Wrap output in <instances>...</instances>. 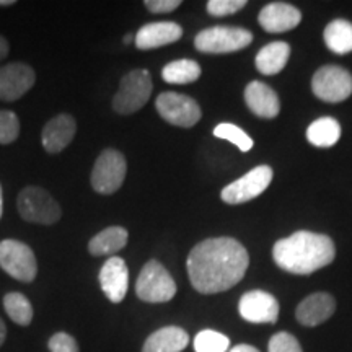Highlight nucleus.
<instances>
[{"label": "nucleus", "instance_id": "obj_20", "mask_svg": "<svg viewBox=\"0 0 352 352\" xmlns=\"http://www.w3.org/2000/svg\"><path fill=\"white\" fill-rule=\"evenodd\" d=\"M189 344V334L179 327H165L152 333L144 342L142 352H182Z\"/></svg>", "mask_w": 352, "mask_h": 352}, {"label": "nucleus", "instance_id": "obj_3", "mask_svg": "<svg viewBox=\"0 0 352 352\" xmlns=\"http://www.w3.org/2000/svg\"><path fill=\"white\" fill-rule=\"evenodd\" d=\"M153 90L152 77L148 70H131L121 78L120 90L113 98V109L118 114H134L147 103Z\"/></svg>", "mask_w": 352, "mask_h": 352}, {"label": "nucleus", "instance_id": "obj_16", "mask_svg": "<svg viewBox=\"0 0 352 352\" xmlns=\"http://www.w3.org/2000/svg\"><path fill=\"white\" fill-rule=\"evenodd\" d=\"M336 310V300L327 292H316L303 298L297 307V321L303 327H318L329 320Z\"/></svg>", "mask_w": 352, "mask_h": 352}, {"label": "nucleus", "instance_id": "obj_1", "mask_svg": "<svg viewBox=\"0 0 352 352\" xmlns=\"http://www.w3.org/2000/svg\"><path fill=\"white\" fill-rule=\"evenodd\" d=\"M250 254L240 241L228 236L208 239L189 252L186 267L191 285L199 294H219L243 279Z\"/></svg>", "mask_w": 352, "mask_h": 352}, {"label": "nucleus", "instance_id": "obj_23", "mask_svg": "<svg viewBox=\"0 0 352 352\" xmlns=\"http://www.w3.org/2000/svg\"><path fill=\"white\" fill-rule=\"evenodd\" d=\"M341 138V126L334 118L324 116L311 122L307 129L308 142L315 147L328 148L333 147Z\"/></svg>", "mask_w": 352, "mask_h": 352}, {"label": "nucleus", "instance_id": "obj_34", "mask_svg": "<svg viewBox=\"0 0 352 352\" xmlns=\"http://www.w3.org/2000/svg\"><path fill=\"white\" fill-rule=\"evenodd\" d=\"M230 352H259V351H258L254 346H250V344H239V346L232 347Z\"/></svg>", "mask_w": 352, "mask_h": 352}, {"label": "nucleus", "instance_id": "obj_15", "mask_svg": "<svg viewBox=\"0 0 352 352\" xmlns=\"http://www.w3.org/2000/svg\"><path fill=\"white\" fill-rule=\"evenodd\" d=\"M259 25L267 33H284L294 30L302 21V13L297 7L284 2H272L259 12Z\"/></svg>", "mask_w": 352, "mask_h": 352}, {"label": "nucleus", "instance_id": "obj_13", "mask_svg": "<svg viewBox=\"0 0 352 352\" xmlns=\"http://www.w3.org/2000/svg\"><path fill=\"white\" fill-rule=\"evenodd\" d=\"M36 82V74L30 65L21 63L0 67V100L16 101Z\"/></svg>", "mask_w": 352, "mask_h": 352}, {"label": "nucleus", "instance_id": "obj_22", "mask_svg": "<svg viewBox=\"0 0 352 352\" xmlns=\"http://www.w3.org/2000/svg\"><path fill=\"white\" fill-rule=\"evenodd\" d=\"M127 230L122 227H108L103 232L96 233L88 243V252L94 256H103V254H114L121 252L127 243Z\"/></svg>", "mask_w": 352, "mask_h": 352}, {"label": "nucleus", "instance_id": "obj_36", "mask_svg": "<svg viewBox=\"0 0 352 352\" xmlns=\"http://www.w3.org/2000/svg\"><path fill=\"white\" fill-rule=\"evenodd\" d=\"M6 338H7V327H6V323L2 321V318H0V346L3 344Z\"/></svg>", "mask_w": 352, "mask_h": 352}, {"label": "nucleus", "instance_id": "obj_25", "mask_svg": "<svg viewBox=\"0 0 352 352\" xmlns=\"http://www.w3.org/2000/svg\"><path fill=\"white\" fill-rule=\"evenodd\" d=\"M162 77L166 83L186 85V83L196 82L201 77V65L191 59L173 60L162 70Z\"/></svg>", "mask_w": 352, "mask_h": 352}, {"label": "nucleus", "instance_id": "obj_17", "mask_svg": "<svg viewBox=\"0 0 352 352\" xmlns=\"http://www.w3.org/2000/svg\"><path fill=\"white\" fill-rule=\"evenodd\" d=\"M77 132V122L70 114H57L44 126L41 140L44 151L50 153L63 152L72 142Z\"/></svg>", "mask_w": 352, "mask_h": 352}, {"label": "nucleus", "instance_id": "obj_26", "mask_svg": "<svg viewBox=\"0 0 352 352\" xmlns=\"http://www.w3.org/2000/svg\"><path fill=\"white\" fill-rule=\"evenodd\" d=\"M3 308L12 321L20 327H28L33 320V307L23 294L10 292L3 297Z\"/></svg>", "mask_w": 352, "mask_h": 352}, {"label": "nucleus", "instance_id": "obj_35", "mask_svg": "<svg viewBox=\"0 0 352 352\" xmlns=\"http://www.w3.org/2000/svg\"><path fill=\"white\" fill-rule=\"evenodd\" d=\"M8 54V43L3 36H0V60L6 59Z\"/></svg>", "mask_w": 352, "mask_h": 352}, {"label": "nucleus", "instance_id": "obj_4", "mask_svg": "<svg viewBox=\"0 0 352 352\" xmlns=\"http://www.w3.org/2000/svg\"><path fill=\"white\" fill-rule=\"evenodd\" d=\"M253 41L252 32L239 26H212L202 30L195 38V46L197 51L206 54H227L245 50Z\"/></svg>", "mask_w": 352, "mask_h": 352}, {"label": "nucleus", "instance_id": "obj_6", "mask_svg": "<svg viewBox=\"0 0 352 352\" xmlns=\"http://www.w3.org/2000/svg\"><path fill=\"white\" fill-rule=\"evenodd\" d=\"M19 212L21 219L32 223L52 226L63 215L60 206L46 189L38 186H28L19 195Z\"/></svg>", "mask_w": 352, "mask_h": 352}, {"label": "nucleus", "instance_id": "obj_29", "mask_svg": "<svg viewBox=\"0 0 352 352\" xmlns=\"http://www.w3.org/2000/svg\"><path fill=\"white\" fill-rule=\"evenodd\" d=\"M20 134V121L13 111L0 109V144L15 142Z\"/></svg>", "mask_w": 352, "mask_h": 352}, {"label": "nucleus", "instance_id": "obj_37", "mask_svg": "<svg viewBox=\"0 0 352 352\" xmlns=\"http://www.w3.org/2000/svg\"><path fill=\"white\" fill-rule=\"evenodd\" d=\"M15 3V0H0V7H8V6H13Z\"/></svg>", "mask_w": 352, "mask_h": 352}, {"label": "nucleus", "instance_id": "obj_12", "mask_svg": "<svg viewBox=\"0 0 352 352\" xmlns=\"http://www.w3.org/2000/svg\"><path fill=\"white\" fill-rule=\"evenodd\" d=\"M241 318L250 323H276L279 316V302L264 290H252L241 296L239 302Z\"/></svg>", "mask_w": 352, "mask_h": 352}, {"label": "nucleus", "instance_id": "obj_10", "mask_svg": "<svg viewBox=\"0 0 352 352\" xmlns=\"http://www.w3.org/2000/svg\"><path fill=\"white\" fill-rule=\"evenodd\" d=\"M155 108L166 122L179 127H192L199 122L202 116L196 100L176 91H165L158 95Z\"/></svg>", "mask_w": 352, "mask_h": 352}, {"label": "nucleus", "instance_id": "obj_18", "mask_svg": "<svg viewBox=\"0 0 352 352\" xmlns=\"http://www.w3.org/2000/svg\"><path fill=\"white\" fill-rule=\"evenodd\" d=\"M182 36L183 30L178 23H175V21H158V23L144 25L135 34L134 41L139 50L147 51L176 43Z\"/></svg>", "mask_w": 352, "mask_h": 352}, {"label": "nucleus", "instance_id": "obj_38", "mask_svg": "<svg viewBox=\"0 0 352 352\" xmlns=\"http://www.w3.org/2000/svg\"><path fill=\"white\" fill-rule=\"evenodd\" d=\"M2 210H3V202H2V186H0V217H2Z\"/></svg>", "mask_w": 352, "mask_h": 352}, {"label": "nucleus", "instance_id": "obj_11", "mask_svg": "<svg viewBox=\"0 0 352 352\" xmlns=\"http://www.w3.org/2000/svg\"><path fill=\"white\" fill-rule=\"evenodd\" d=\"M272 168L267 165H259L256 168L241 176L240 179L233 182L222 189L220 197L227 204H243L263 195L266 188L271 184Z\"/></svg>", "mask_w": 352, "mask_h": 352}, {"label": "nucleus", "instance_id": "obj_30", "mask_svg": "<svg viewBox=\"0 0 352 352\" xmlns=\"http://www.w3.org/2000/svg\"><path fill=\"white\" fill-rule=\"evenodd\" d=\"M270 352H303L300 342L287 331L276 333L270 340Z\"/></svg>", "mask_w": 352, "mask_h": 352}, {"label": "nucleus", "instance_id": "obj_2", "mask_svg": "<svg viewBox=\"0 0 352 352\" xmlns=\"http://www.w3.org/2000/svg\"><path fill=\"white\" fill-rule=\"evenodd\" d=\"M336 256L333 240L328 235L300 230L279 240L272 248V258L280 270L307 276L333 263Z\"/></svg>", "mask_w": 352, "mask_h": 352}, {"label": "nucleus", "instance_id": "obj_24", "mask_svg": "<svg viewBox=\"0 0 352 352\" xmlns=\"http://www.w3.org/2000/svg\"><path fill=\"white\" fill-rule=\"evenodd\" d=\"M328 50L336 54L352 52V23L347 20H333L323 33Z\"/></svg>", "mask_w": 352, "mask_h": 352}, {"label": "nucleus", "instance_id": "obj_14", "mask_svg": "<svg viewBox=\"0 0 352 352\" xmlns=\"http://www.w3.org/2000/svg\"><path fill=\"white\" fill-rule=\"evenodd\" d=\"M100 285L109 302L120 303L124 300L129 287V270L126 261L120 256H111L100 271Z\"/></svg>", "mask_w": 352, "mask_h": 352}, {"label": "nucleus", "instance_id": "obj_28", "mask_svg": "<svg viewBox=\"0 0 352 352\" xmlns=\"http://www.w3.org/2000/svg\"><path fill=\"white\" fill-rule=\"evenodd\" d=\"M214 135L217 139L228 140V142L236 145L241 152H248L253 148V139L241 127L232 124V122H222V124L215 126Z\"/></svg>", "mask_w": 352, "mask_h": 352}, {"label": "nucleus", "instance_id": "obj_8", "mask_svg": "<svg viewBox=\"0 0 352 352\" xmlns=\"http://www.w3.org/2000/svg\"><path fill=\"white\" fill-rule=\"evenodd\" d=\"M0 267L20 283H33L38 274L33 250L19 240L0 241Z\"/></svg>", "mask_w": 352, "mask_h": 352}, {"label": "nucleus", "instance_id": "obj_32", "mask_svg": "<svg viewBox=\"0 0 352 352\" xmlns=\"http://www.w3.org/2000/svg\"><path fill=\"white\" fill-rule=\"evenodd\" d=\"M50 352H78V344L67 333H56L50 340Z\"/></svg>", "mask_w": 352, "mask_h": 352}, {"label": "nucleus", "instance_id": "obj_27", "mask_svg": "<svg viewBox=\"0 0 352 352\" xmlns=\"http://www.w3.org/2000/svg\"><path fill=\"white\" fill-rule=\"evenodd\" d=\"M230 347V340L226 334L214 329H202L195 338L196 352H227Z\"/></svg>", "mask_w": 352, "mask_h": 352}, {"label": "nucleus", "instance_id": "obj_39", "mask_svg": "<svg viewBox=\"0 0 352 352\" xmlns=\"http://www.w3.org/2000/svg\"><path fill=\"white\" fill-rule=\"evenodd\" d=\"M132 41V36H131V34H127V36H124V43L126 44H129Z\"/></svg>", "mask_w": 352, "mask_h": 352}, {"label": "nucleus", "instance_id": "obj_19", "mask_svg": "<svg viewBox=\"0 0 352 352\" xmlns=\"http://www.w3.org/2000/svg\"><path fill=\"white\" fill-rule=\"evenodd\" d=\"M245 103L252 111L264 120H272L280 111L277 94L266 83L254 80L245 88Z\"/></svg>", "mask_w": 352, "mask_h": 352}, {"label": "nucleus", "instance_id": "obj_31", "mask_svg": "<svg viewBox=\"0 0 352 352\" xmlns=\"http://www.w3.org/2000/svg\"><path fill=\"white\" fill-rule=\"evenodd\" d=\"M245 6V0H210L208 2V12L212 16H227L240 12Z\"/></svg>", "mask_w": 352, "mask_h": 352}, {"label": "nucleus", "instance_id": "obj_5", "mask_svg": "<svg viewBox=\"0 0 352 352\" xmlns=\"http://www.w3.org/2000/svg\"><path fill=\"white\" fill-rule=\"evenodd\" d=\"M135 294L142 302L165 303L175 297L176 284L164 264L157 259H151L138 277Z\"/></svg>", "mask_w": 352, "mask_h": 352}, {"label": "nucleus", "instance_id": "obj_9", "mask_svg": "<svg viewBox=\"0 0 352 352\" xmlns=\"http://www.w3.org/2000/svg\"><path fill=\"white\" fill-rule=\"evenodd\" d=\"M311 90L320 100L340 103L352 94V76L340 65H324L311 78Z\"/></svg>", "mask_w": 352, "mask_h": 352}, {"label": "nucleus", "instance_id": "obj_21", "mask_svg": "<svg viewBox=\"0 0 352 352\" xmlns=\"http://www.w3.org/2000/svg\"><path fill=\"white\" fill-rule=\"evenodd\" d=\"M289 56L290 46L287 43H270L258 52L256 67L264 76H276L287 65Z\"/></svg>", "mask_w": 352, "mask_h": 352}, {"label": "nucleus", "instance_id": "obj_33", "mask_svg": "<svg viewBox=\"0 0 352 352\" xmlns=\"http://www.w3.org/2000/svg\"><path fill=\"white\" fill-rule=\"evenodd\" d=\"M144 6L152 13H170L182 6L179 0H145Z\"/></svg>", "mask_w": 352, "mask_h": 352}, {"label": "nucleus", "instance_id": "obj_7", "mask_svg": "<svg viewBox=\"0 0 352 352\" xmlns=\"http://www.w3.org/2000/svg\"><path fill=\"white\" fill-rule=\"evenodd\" d=\"M127 173L126 158L114 148H107L96 158L91 170V186L98 195H113L122 186Z\"/></svg>", "mask_w": 352, "mask_h": 352}]
</instances>
